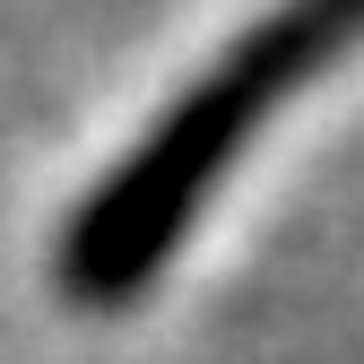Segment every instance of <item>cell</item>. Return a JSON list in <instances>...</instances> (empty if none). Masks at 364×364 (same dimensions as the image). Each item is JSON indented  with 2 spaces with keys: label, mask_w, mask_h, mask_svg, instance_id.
<instances>
[{
  "label": "cell",
  "mask_w": 364,
  "mask_h": 364,
  "mask_svg": "<svg viewBox=\"0 0 364 364\" xmlns=\"http://www.w3.org/2000/svg\"><path fill=\"white\" fill-rule=\"evenodd\" d=\"M355 43H364V0H278L269 18H252L156 113L148 139L87 191V208L61 225V252H53L61 304H78V312L139 304L156 287V269L182 252V235L200 225L208 191L252 148V130L278 105H295L330 61L355 53Z\"/></svg>",
  "instance_id": "1"
}]
</instances>
